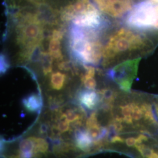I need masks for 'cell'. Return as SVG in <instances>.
<instances>
[{
	"label": "cell",
	"mask_w": 158,
	"mask_h": 158,
	"mask_svg": "<svg viewBox=\"0 0 158 158\" xmlns=\"http://www.w3.org/2000/svg\"><path fill=\"white\" fill-rule=\"evenodd\" d=\"M158 42L145 34L121 27L110 35L103 48L102 65L113 66L122 59H141L151 53Z\"/></svg>",
	"instance_id": "cell-1"
},
{
	"label": "cell",
	"mask_w": 158,
	"mask_h": 158,
	"mask_svg": "<svg viewBox=\"0 0 158 158\" xmlns=\"http://www.w3.org/2000/svg\"><path fill=\"white\" fill-rule=\"evenodd\" d=\"M101 31L73 25L69 32V48L74 58L84 64H98L102 59L104 46Z\"/></svg>",
	"instance_id": "cell-2"
},
{
	"label": "cell",
	"mask_w": 158,
	"mask_h": 158,
	"mask_svg": "<svg viewBox=\"0 0 158 158\" xmlns=\"http://www.w3.org/2000/svg\"><path fill=\"white\" fill-rule=\"evenodd\" d=\"M17 43L23 49L20 53L22 61H27L33 56L35 51L44 38L43 27L35 15L27 14L17 25Z\"/></svg>",
	"instance_id": "cell-3"
},
{
	"label": "cell",
	"mask_w": 158,
	"mask_h": 158,
	"mask_svg": "<svg viewBox=\"0 0 158 158\" xmlns=\"http://www.w3.org/2000/svg\"><path fill=\"white\" fill-rule=\"evenodd\" d=\"M120 116H117L126 124L156 123L153 105L142 98H135L122 103L119 106Z\"/></svg>",
	"instance_id": "cell-4"
},
{
	"label": "cell",
	"mask_w": 158,
	"mask_h": 158,
	"mask_svg": "<svg viewBox=\"0 0 158 158\" xmlns=\"http://www.w3.org/2000/svg\"><path fill=\"white\" fill-rule=\"evenodd\" d=\"M140 59H130L119 63L108 70V77L118 84L122 90L128 91L136 74Z\"/></svg>",
	"instance_id": "cell-5"
},
{
	"label": "cell",
	"mask_w": 158,
	"mask_h": 158,
	"mask_svg": "<svg viewBox=\"0 0 158 158\" xmlns=\"http://www.w3.org/2000/svg\"><path fill=\"white\" fill-rule=\"evenodd\" d=\"M101 11L113 18H119L132 9L134 0H94Z\"/></svg>",
	"instance_id": "cell-6"
},
{
	"label": "cell",
	"mask_w": 158,
	"mask_h": 158,
	"mask_svg": "<svg viewBox=\"0 0 158 158\" xmlns=\"http://www.w3.org/2000/svg\"><path fill=\"white\" fill-rule=\"evenodd\" d=\"M62 30L55 29L53 31L50 37L49 45V53L53 59L56 60H62L63 55L61 51V40L63 37Z\"/></svg>",
	"instance_id": "cell-7"
},
{
	"label": "cell",
	"mask_w": 158,
	"mask_h": 158,
	"mask_svg": "<svg viewBox=\"0 0 158 158\" xmlns=\"http://www.w3.org/2000/svg\"><path fill=\"white\" fill-rule=\"evenodd\" d=\"M78 99L83 106L93 110L101 102V96L99 93H97L95 91L82 90L79 93Z\"/></svg>",
	"instance_id": "cell-8"
},
{
	"label": "cell",
	"mask_w": 158,
	"mask_h": 158,
	"mask_svg": "<svg viewBox=\"0 0 158 158\" xmlns=\"http://www.w3.org/2000/svg\"><path fill=\"white\" fill-rule=\"evenodd\" d=\"M76 143L79 149L87 152L90 149L92 144V138L88 131L77 130L75 134Z\"/></svg>",
	"instance_id": "cell-9"
},
{
	"label": "cell",
	"mask_w": 158,
	"mask_h": 158,
	"mask_svg": "<svg viewBox=\"0 0 158 158\" xmlns=\"http://www.w3.org/2000/svg\"><path fill=\"white\" fill-rule=\"evenodd\" d=\"M23 106L30 112L35 113L40 111L42 106V102L40 95L32 94L23 100Z\"/></svg>",
	"instance_id": "cell-10"
},
{
	"label": "cell",
	"mask_w": 158,
	"mask_h": 158,
	"mask_svg": "<svg viewBox=\"0 0 158 158\" xmlns=\"http://www.w3.org/2000/svg\"><path fill=\"white\" fill-rule=\"evenodd\" d=\"M86 72L85 74L82 75L81 81L85 88L88 90H94L96 89L97 82L94 76L96 74L95 68L91 66L85 67Z\"/></svg>",
	"instance_id": "cell-11"
},
{
	"label": "cell",
	"mask_w": 158,
	"mask_h": 158,
	"mask_svg": "<svg viewBox=\"0 0 158 158\" xmlns=\"http://www.w3.org/2000/svg\"><path fill=\"white\" fill-rule=\"evenodd\" d=\"M66 80V76L60 72H56L51 76V87L55 90H60L62 89Z\"/></svg>",
	"instance_id": "cell-12"
},
{
	"label": "cell",
	"mask_w": 158,
	"mask_h": 158,
	"mask_svg": "<svg viewBox=\"0 0 158 158\" xmlns=\"http://www.w3.org/2000/svg\"><path fill=\"white\" fill-rule=\"evenodd\" d=\"M135 148L143 158H158V152L148 147L143 143L136 145Z\"/></svg>",
	"instance_id": "cell-13"
},
{
	"label": "cell",
	"mask_w": 158,
	"mask_h": 158,
	"mask_svg": "<svg viewBox=\"0 0 158 158\" xmlns=\"http://www.w3.org/2000/svg\"><path fill=\"white\" fill-rule=\"evenodd\" d=\"M41 59L44 73L45 75H47L51 73L52 71L53 58L51 56L49 53H47L46 52H42Z\"/></svg>",
	"instance_id": "cell-14"
},
{
	"label": "cell",
	"mask_w": 158,
	"mask_h": 158,
	"mask_svg": "<svg viewBox=\"0 0 158 158\" xmlns=\"http://www.w3.org/2000/svg\"><path fill=\"white\" fill-rule=\"evenodd\" d=\"M29 139L32 140L35 143L34 150L39 151L42 153H46L49 149V145L48 142L43 138H36V137H29Z\"/></svg>",
	"instance_id": "cell-15"
},
{
	"label": "cell",
	"mask_w": 158,
	"mask_h": 158,
	"mask_svg": "<svg viewBox=\"0 0 158 158\" xmlns=\"http://www.w3.org/2000/svg\"><path fill=\"white\" fill-rule=\"evenodd\" d=\"M34 148H35V143L34 142L29 138L23 139L19 144V149L21 150V152H34Z\"/></svg>",
	"instance_id": "cell-16"
},
{
	"label": "cell",
	"mask_w": 158,
	"mask_h": 158,
	"mask_svg": "<svg viewBox=\"0 0 158 158\" xmlns=\"http://www.w3.org/2000/svg\"><path fill=\"white\" fill-rule=\"evenodd\" d=\"M63 115L69 123L77 121L81 118L80 114L73 110H68L65 113H63Z\"/></svg>",
	"instance_id": "cell-17"
},
{
	"label": "cell",
	"mask_w": 158,
	"mask_h": 158,
	"mask_svg": "<svg viewBox=\"0 0 158 158\" xmlns=\"http://www.w3.org/2000/svg\"><path fill=\"white\" fill-rule=\"evenodd\" d=\"M100 125L98 124V120H97V113L94 112L92 113L90 117L88 118L86 121V127L88 130H90L92 128L99 127Z\"/></svg>",
	"instance_id": "cell-18"
},
{
	"label": "cell",
	"mask_w": 158,
	"mask_h": 158,
	"mask_svg": "<svg viewBox=\"0 0 158 158\" xmlns=\"http://www.w3.org/2000/svg\"><path fill=\"white\" fill-rule=\"evenodd\" d=\"M60 118V121L58 124L57 128L60 132H65L68 131L69 128V122L63 116V114L61 115Z\"/></svg>",
	"instance_id": "cell-19"
},
{
	"label": "cell",
	"mask_w": 158,
	"mask_h": 158,
	"mask_svg": "<svg viewBox=\"0 0 158 158\" xmlns=\"http://www.w3.org/2000/svg\"><path fill=\"white\" fill-rule=\"evenodd\" d=\"M1 73H6L7 70L10 68V63L5 55H1Z\"/></svg>",
	"instance_id": "cell-20"
},
{
	"label": "cell",
	"mask_w": 158,
	"mask_h": 158,
	"mask_svg": "<svg viewBox=\"0 0 158 158\" xmlns=\"http://www.w3.org/2000/svg\"><path fill=\"white\" fill-rule=\"evenodd\" d=\"M136 142V137H130L128 138L126 141L125 143L127 146L128 147H134Z\"/></svg>",
	"instance_id": "cell-21"
},
{
	"label": "cell",
	"mask_w": 158,
	"mask_h": 158,
	"mask_svg": "<svg viewBox=\"0 0 158 158\" xmlns=\"http://www.w3.org/2000/svg\"><path fill=\"white\" fill-rule=\"evenodd\" d=\"M155 111H156V113L157 114L158 117V102L155 104Z\"/></svg>",
	"instance_id": "cell-22"
}]
</instances>
